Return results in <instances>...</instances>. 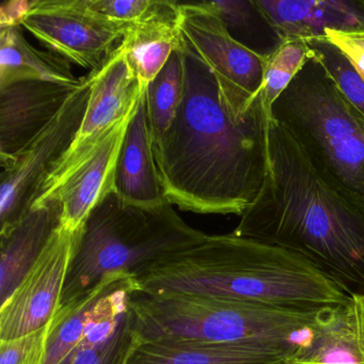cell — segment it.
I'll return each mask as SVG.
<instances>
[{"mask_svg":"<svg viewBox=\"0 0 364 364\" xmlns=\"http://www.w3.org/2000/svg\"><path fill=\"white\" fill-rule=\"evenodd\" d=\"M44 80L78 86L71 63L50 52L33 48L23 36L21 26L0 28V88L23 82Z\"/></svg>","mask_w":364,"mask_h":364,"instance_id":"cell-19","label":"cell"},{"mask_svg":"<svg viewBox=\"0 0 364 364\" xmlns=\"http://www.w3.org/2000/svg\"><path fill=\"white\" fill-rule=\"evenodd\" d=\"M129 304L141 340L219 344L291 340L308 331L319 311L141 289L132 294Z\"/></svg>","mask_w":364,"mask_h":364,"instance_id":"cell-6","label":"cell"},{"mask_svg":"<svg viewBox=\"0 0 364 364\" xmlns=\"http://www.w3.org/2000/svg\"><path fill=\"white\" fill-rule=\"evenodd\" d=\"M50 323L11 340H0V364H43Z\"/></svg>","mask_w":364,"mask_h":364,"instance_id":"cell-26","label":"cell"},{"mask_svg":"<svg viewBox=\"0 0 364 364\" xmlns=\"http://www.w3.org/2000/svg\"><path fill=\"white\" fill-rule=\"evenodd\" d=\"M206 236L187 225L169 202L135 205L112 189L76 231L58 312L89 295L108 274L137 278L155 262Z\"/></svg>","mask_w":364,"mask_h":364,"instance_id":"cell-4","label":"cell"},{"mask_svg":"<svg viewBox=\"0 0 364 364\" xmlns=\"http://www.w3.org/2000/svg\"><path fill=\"white\" fill-rule=\"evenodd\" d=\"M146 293H188L293 310L318 311L349 296L299 255L236 234L208 235L149 266Z\"/></svg>","mask_w":364,"mask_h":364,"instance_id":"cell-3","label":"cell"},{"mask_svg":"<svg viewBox=\"0 0 364 364\" xmlns=\"http://www.w3.org/2000/svg\"><path fill=\"white\" fill-rule=\"evenodd\" d=\"M267 139L263 186L233 233L299 255L347 295H364V210L323 182L270 114Z\"/></svg>","mask_w":364,"mask_h":364,"instance_id":"cell-2","label":"cell"},{"mask_svg":"<svg viewBox=\"0 0 364 364\" xmlns=\"http://www.w3.org/2000/svg\"><path fill=\"white\" fill-rule=\"evenodd\" d=\"M134 112L110 131L101 146L50 197L61 202V225L65 229L77 231L102 198L114 188L119 154Z\"/></svg>","mask_w":364,"mask_h":364,"instance_id":"cell-15","label":"cell"},{"mask_svg":"<svg viewBox=\"0 0 364 364\" xmlns=\"http://www.w3.org/2000/svg\"><path fill=\"white\" fill-rule=\"evenodd\" d=\"M314 56L323 63L344 97L364 116V80L348 57L325 35L306 40Z\"/></svg>","mask_w":364,"mask_h":364,"instance_id":"cell-25","label":"cell"},{"mask_svg":"<svg viewBox=\"0 0 364 364\" xmlns=\"http://www.w3.org/2000/svg\"><path fill=\"white\" fill-rule=\"evenodd\" d=\"M58 198L35 203L11 229L0 233V306L5 304L37 263L60 228Z\"/></svg>","mask_w":364,"mask_h":364,"instance_id":"cell-16","label":"cell"},{"mask_svg":"<svg viewBox=\"0 0 364 364\" xmlns=\"http://www.w3.org/2000/svg\"><path fill=\"white\" fill-rule=\"evenodd\" d=\"M270 116L323 182L364 210V116L314 54L272 104Z\"/></svg>","mask_w":364,"mask_h":364,"instance_id":"cell-5","label":"cell"},{"mask_svg":"<svg viewBox=\"0 0 364 364\" xmlns=\"http://www.w3.org/2000/svg\"><path fill=\"white\" fill-rule=\"evenodd\" d=\"M184 38L178 24H155L129 28L120 48L142 88L156 77Z\"/></svg>","mask_w":364,"mask_h":364,"instance_id":"cell-21","label":"cell"},{"mask_svg":"<svg viewBox=\"0 0 364 364\" xmlns=\"http://www.w3.org/2000/svg\"><path fill=\"white\" fill-rule=\"evenodd\" d=\"M296 345L291 340L219 344L139 338L127 364H282Z\"/></svg>","mask_w":364,"mask_h":364,"instance_id":"cell-14","label":"cell"},{"mask_svg":"<svg viewBox=\"0 0 364 364\" xmlns=\"http://www.w3.org/2000/svg\"><path fill=\"white\" fill-rule=\"evenodd\" d=\"M326 37L338 46L364 80V25L350 28H326Z\"/></svg>","mask_w":364,"mask_h":364,"instance_id":"cell-27","label":"cell"},{"mask_svg":"<svg viewBox=\"0 0 364 364\" xmlns=\"http://www.w3.org/2000/svg\"><path fill=\"white\" fill-rule=\"evenodd\" d=\"M78 86L23 80L0 88L1 166L11 161L50 124Z\"/></svg>","mask_w":364,"mask_h":364,"instance_id":"cell-12","label":"cell"},{"mask_svg":"<svg viewBox=\"0 0 364 364\" xmlns=\"http://www.w3.org/2000/svg\"><path fill=\"white\" fill-rule=\"evenodd\" d=\"M95 76V72L84 76L50 124L11 161L1 166L0 233L14 227L33 208L50 172L73 144L86 112Z\"/></svg>","mask_w":364,"mask_h":364,"instance_id":"cell-7","label":"cell"},{"mask_svg":"<svg viewBox=\"0 0 364 364\" xmlns=\"http://www.w3.org/2000/svg\"><path fill=\"white\" fill-rule=\"evenodd\" d=\"M185 41L216 77L225 105L234 118L248 116L263 86L266 54L232 37L225 23L205 4H178Z\"/></svg>","mask_w":364,"mask_h":364,"instance_id":"cell-8","label":"cell"},{"mask_svg":"<svg viewBox=\"0 0 364 364\" xmlns=\"http://www.w3.org/2000/svg\"><path fill=\"white\" fill-rule=\"evenodd\" d=\"M144 91L119 46L103 68L95 72L80 131L50 172L36 203L50 199L101 146L110 131L135 112Z\"/></svg>","mask_w":364,"mask_h":364,"instance_id":"cell-9","label":"cell"},{"mask_svg":"<svg viewBox=\"0 0 364 364\" xmlns=\"http://www.w3.org/2000/svg\"><path fill=\"white\" fill-rule=\"evenodd\" d=\"M184 46V44H183ZM185 72L183 46L174 50L165 67L146 86V114L153 141L169 129L184 97Z\"/></svg>","mask_w":364,"mask_h":364,"instance_id":"cell-22","label":"cell"},{"mask_svg":"<svg viewBox=\"0 0 364 364\" xmlns=\"http://www.w3.org/2000/svg\"><path fill=\"white\" fill-rule=\"evenodd\" d=\"M282 364H364V295L321 309Z\"/></svg>","mask_w":364,"mask_h":364,"instance_id":"cell-13","label":"cell"},{"mask_svg":"<svg viewBox=\"0 0 364 364\" xmlns=\"http://www.w3.org/2000/svg\"><path fill=\"white\" fill-rule=\"evenodd\" d=\"M312 55L308 41L304 39L281 40L272 52L266 54L263 86L259 95L268 109H272V104Z\"/></svg>","mask_w":364,"mask_h":364,"instance_id":"cell-24","label":"cell"},{"mask_svg":"<svg viewBox=\"0 0 364 364\" xmlns=\"http://www.w3.org/2000/svg\"><path fill=\"white\" fill-rule=\"evenodd\" d=\"M35 1L12 0L0 7V28L22 26L23 21L33 9Z\"/></svg>","mask_w":364,"mask_h":364,"instance_id":"cell-28","label":"cell"},{"mask_svg":"<svg viewBox=\"0 0 364 364\" xmlns=\"http://www.w3.org/2000/svg\"><path fill=\"white\" fill-rule=\"evenodd\" d=\"M75 234L60 225L20 287L0 306V340L31 333L56 316Z\"/></svg>","mask_w":364,"mask_h":364,"instance_id":"cell-11","label":"cell"},{"mask_svg":"<svg viewBox=\"0 0 364 364\" xmlns=\"http://www.w3.org/2000/svg\"><path fill=\"white\" fill-rule=\"evenodd\" d=\"M22 26L50 53L90 72L103 68L129 31L80 0H35Z\"/></svg>","mask_w":364,"mask_h":364,"instance_id":"cell-10","label":"cell"},{"mask_svg":"<svg viewBox=\"0 0 364 364\" xmlns=\"http://www.w3.org/2000/svg\"><path fill=\"white\" fill-rule=\"evenodd\" d=\"M82 6L127 28L180 23L178 3L169 0H80Z\"/></svg>","mask_w":364,"mask_h":364,"instance_id":"cell-23","label":"cell"},{"mask_svg":"<svg viewBox=\"0 0 364 364\" xmlns=\"http://www.w3.org/2000/svg\"><path fill=\"white\" fill-rule=\"evenodd\" d=\"M264 21L276 31L279 41L308 40L325 35L326 28L344 29L364 25L353 3L327 1H255Z\"/></svg>","mask_w":364,"mask_h":364,"instance_id":"cell-18","label":"cell"},{"mask_svg":"<svg viewBox=\"0 0 364 364\" xmlns=\"http://www.w3.org/2000/svg\"><path fill=\"white\" fill-rule=\"evenodd\" d=\"M114 191L124 201L135 205L156 206L167 202L155 164L144 93L129 121L121 146Z\"/></svg>","mask_w":364,"mask_h":364,"instance_id":"cell-17","label":"cell"},{"mask_svg":"<svg viewBox=\"0 0 364 364\" xmlns=\"http://www.w3.org/2000/svg\"><path fill=\"white\" fill-rule=\"evenodd\" d=\"M182 103L153 141L166 201L198 214L242 216L265 180L268 117L261 95L246 118H234L210 68L184 40Z\"/></svg>","mask_w":364,"mask_h":364,"instance_id":"cell-1","label":"cell"},{"mask_svg":"<svg viewBox=\"0 0 364 364\" xmlns=\"http://www.w3.org/2000/svg\"><path fill=\"white\" fill-rule=\"evenodd\" d=\"M139 338L129 301L93 323L82 340L58 364H127Z\"/></svg>","mask_w":364,"mask_h":364,"instance_id":"cell-20","label":"cell"}]
</instances>
